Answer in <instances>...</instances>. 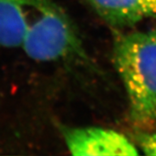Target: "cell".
Wrapping results in <instances>:
<instances>
[{
  "instance_id": "cell-1",
  "label": "cell",
  "mask_w": 156,
  "mask_h": 156,
  "mask_svg": "<svg viewBox=\"0 0 156 156\" xmlns=\"http://www.w3.org/2000/svg\"><path fill=\"white\" fill-rule=\"evenodd\" d=\"M114 65L128 101L129 118L136 126H156V29L118 35Z\"/></svg>"
},
{
  "instance_id": "cell-2",
  "label": "cell",
  "mask_w": 156,
  "mask_h": 156,
  "mask_svg": "<svg viewBox=\"0 0 156 156\" xmlns=\"http://www.w3.org/2000/svg\"><path fill=\"white\" fill-rule=\"evenodd\" d=\"M20 48L37 62H91L71 18L53 0H33Z\"/></svg>"
},
{
  "instance_id": "cell-3",
  "label": "cell",
  "mask_w": 156,
  "mask_h": 156,
  "mask_svg": "<svg viewBox=\"0 0 156 156\" xmlns=\"http://www.w3.org/2000/svg\"><path fill=\"white\" fill-rule=\"evenodd\" d=\"M59 129L66 147L72 155L134 156L140 154L138 146L114 129L67 125H60Z\"/></svg>"
},
{
  "instance_id": "cell-4",
  "label": "cell",
  "mask_w": 156,
  "mask_h": 156,
  "mask_svg": "<svg viewBox=\"0 0 156 156\" xmlns=\"http://www.w3.org/2000/svg\"><path fill=\"white\" fill-rule=\"evenodd\" d=\"M108 25L115 30L156 19V0H85Z\"/></svg>"
},
{
  "instance_id": "cell-5",
  "label": "cell",
  "mask_w": 156,
  "mask_h": 156,
  "mask_svg": "<svg viewBox=\"0 0 156 156\" xmlns=\"http://www.w3.org/2000/svg\"><path fill=\"white\" fill-rule=\"evenodd\" d=\"M33 0H0V46L20 48Z\"/></svg>"
},
{
  "instance_id": "cell-6",
  "label": "cell",
  "mask_w": 156,
  "mask_h": 156,
  "mask_svg": "<svg viewBox=\"0 0 156 156\" xmlns=\"http://www.w3.org/2000/svg\"><path fill=\"white\" fill-rule=\"evenodd\" d=\"M139 149L146 155H156V126L138 134Z\"/></svg>"
}]
</instances>
